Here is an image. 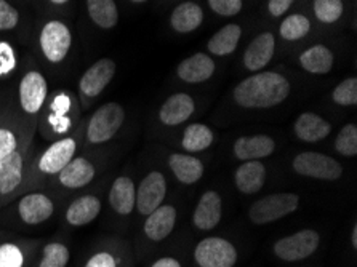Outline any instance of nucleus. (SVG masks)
Instances as JSON below:
<instances>
[{"label":"nucleus","mask_w":357,"mask_h":267,"mask_svg":"<svg viewBox=\"0 0 357 267\" xmlns=\"http://www.w3.org/2000/svg\"><path fill=\"white\" fill-rule=\"evenodd\" d=\"M167 194L165 176L159 171H151L137 189V208L142 215L153 213L159 208Z\"/></svg>","instance_id":"8"},{"label":"nucleus","mask_w":357,"mask_h":267,"mask_svg":"<svg viewBox=\"0 0 357 267\" xmlns=\"http://www.w3.org/2000/svg\"><path fill=\"white\" fill-rule=\"evenodd\" d=\"M242 37L239 24H226L208 40V50L216 56H226L236 50Z\"/></svg>","instance_id":"27"},{"label":"nucleus","mask_w":357,"mask_h":267,"mask_svg":"<svg viewBox=\"0 0 357 267\" xmlns=\"http://www.w3.org/2000/svg\"><path fill=\"white\" fill-rule=\"evenodd\" d=\"M290 84L278 73H258L234 89V101L245 109H268L287 100Z\"/></svg>","instance_id":"1"},{"label":"nucleus","mask_w":357,"mask_h":267,"mask_svg":"<svg viewBox=\"0 0 357 267\" xmlns=\"http://www.w3.org/2000/svg\"><path fill=\"white\" fill-rule=\"evenodd\" d=\"M16 68V56L8 43L0 42V75L8 74Z\"/></svg>","instance_id":"40"},{"label":"nucleus","mask_w":357,"mask_h":267,"mask_svg":"<svg viewBox=\"0 0 357 267\" xmlns=\"http://www.w3.org/2000/svg\"><path fill=\"white\" fill-rule=\"evenodd\" d=\"M335 147L344 157H354L357 154V125L348 123L338 133Z\"/></svg>","instance_id":"34"},{"label":"nucleus","mask_w":357,"mask_h":267,"mask_svg":"<svg viewBox=\"0 0 357 267\" xmlns=\"http://www.w3.org/2000/svg\"><path fill=\"white\" fill-rule=\"evenodd\" d=\"M342 0H314V15L321 23L332 24L343 15Z\"/></svg>","instance_id":"32"},{"label":"nucleus","mask_w":357,"mask_h":267,"mask_svg":"<svg viewBox=\"0 0 357 267\" xmlns=\"http://www.w3.org/2000/svg\"><path fill=\"white\" fill-rule=\"evenodd\" d=\"M321 242V237L316 231L305 229L294 234V236L284 237L274 243V253L278 258L287 263H294V261H301L310 258L316 252Z\"/></svg>","instance_id":"5"},{"label":"nucleus","mask_w":357,"mask_h":267,"mask_svg":"<svg viewBox=\"0 0 357 267\" xmlns=\"http://www.w3.org/2000/svg\"><path fill=\"white\" fill-rule=\"evenodd\" d=\"M330 132H332V125L312 112L301 114L295 122V133L305 143H317V141L326 139Z\"/></svg>","instance_id":"22"},{"label":"nucleus","mask_w":357,"mask_h":267,"mask_svg":"<svg viewBox=\"0 0 357 267\" xmlns=\"http://www.w3.org/2000/svg\"><path fill=\"white\" fill-rule=\"evenodd\" d=\"M123 119H126V111L117 102H106L96 109L86 127L89 143L102 144L114 138V135L122 127Z\"/></svg>","instance_id":"2"},{"label":"nucleus","mask_w":357,"mask_h":267,"mask_svg":"<svg viewBox=\"0 0 357 267\" xmlns=\"http://www.w3.org/2000/svg\"><path fill=\"white\" fill-rule=\"evenodd\" d=\"M52 3H56V5H64V3H68L69 0H50Z\"/></svg>","instance_id":"45"},{"label":"nucleus","mask_w":357,"mask_h":267,"mask_svg":"<svg viewBox=\"0 0 357 267\" xmlns=\"http://www.w3.org/2000/svg\"><path fill=\"white\" fill-rule=\"evenodd\" d=\"M194 112V100L186 93L172 95L159 111V119L164 125L175 127L186 122Z\"/></svg>","instance_id":"17"},{"label":"nucleus","mask_w":357,"mask_h":267,"mask_svg":"<svg viewBox=\"0 0 357 267\" xmlns=\"http://www.w3.org/2000/svg\"><path fill=\"white\" fill-rule=\"evenodd\" d=\"M332 100L340 106H354L357 102V79L349 77L343 80L333 90Z\"/></svg>","instance_id":"35"},{"label":"nucleus","mask_w":357,"mask_h":267,"mask_svg":"<svg viewBox=\"0 0 357 267\" xmlns=\"http://www.w3.org/2000/svg\"><path fill=\"white\" fill-rule=\"evenodd\" d=\"M55 211L53 201L43 194H28L20 200L18 213L26 224H40Z\"/></svg>","instance_id":"13"},{"label":"nucleus","mask_w":357,"mask_h":267,"mask_svg":"<svg viewBox=\"0 0 357 267\" xmlns=\"http://www.w3.org/2000/svg\"><path fill=\"white\" fill-rule=\"evenodd\" d=\"M109 204L119 215H130L137 205V188L127 176L117 178L109 190Z\"/></svg>","instance_id":"23"},{"label":"nucleus","mask_w":357,"mask_h":267,"mask_svg":"<svg viewBox=\"0 0 357 267\" xmlns=\"http://www.w3.org/2000/svg\"><path fill=\"white\" fill-rule=\"evenodd\" d=\"M176 222V210L172 205H160L153 213L148 215L144 222V232L151 241L160 242L169 237Z\"/></svg>","instance_id":"15"},{"label":"nucleus","mask_w":357,"mask_h":267,"mask_svg":"<svg viewBox=\"0 0 357 267\" xmlns=\"http://www.w3.org/2000/svg\"><path fill=\"white\" fill-rule=\"evenodd\" d=\"M178 77L188 84H200L212 77L215 73L213 59L205 53H196L180 63L176 69Z\"/></svg>","instance_id":"16"},{"label":"nucleus","mask_w":357,"mask_h":267,"mask_svg":"<svg viewBox=\"0 0 357 267\" xmlns=\"http://www.w3.org/2000/svg\"><path fill=\"white\" fill-rule=\"evenodd\" d=\"M300 63L311 74H327L333 66V53L324 45H314L301 53Z\"/></svg>","instance_id":"28"},{"label":"nucleus","mask_w":357,"mask_h":267,"mask_svg":"<svg viewBox=\"0 0 357 267\" xmlns=\"http://www.w3.org/2000/svg\"><path fill=\"white\" fill-rule=\"evenodd\" d=\"M85 267H117L116 258L107 252H100L86 261Z\"/></svg>","instance_id":"41"},{"label":"nucleus","mask_w":357,"mask_h":267,"mask_svg":"<svg viewBox=\"0 0 357 267\" xmlns=\"http://www.w3.org/2000/svg\"><path fill=\"white\" fill-rule=\"evenodd\" d=\"M48 85L45 77L37 70H31L21 79L20 84V102L24 112L36 114L40 111L47 98Z\"/></svg>","instance_id":"10"},{"label":"nucleus","mask_w":357,"mask_h":267,"mask_svg":"<svg viewBox=\"0 0 357 267\" xmlns=\"http://www.w3.org/2000/svg\"><path fill=\"white\" fill-rule=\"evenodd\" d=\"M204 21V10L200 5L194 2H183L173 10L170 16L172 27L176 32L186 34V32L196 31Z\"/></svg>","instance_id":"25"},{"label":"nucleus","mask_w":357,"mask_h":267,"mask_svg":"<svg viewBox=\"0 0 357 267\" xmlns=\"http://www.w3.org/2000/svg\"><path fill=\"white\" fill-rule=\"evenodd\" d=\"M73 43L69 27L61 21H48L40 32V47L50 63H59L68 56Z\"/></svg>","instance_id":"7"},{"label":"nucleus","mask_w":357,"mask_h":267,"mask_svg":"<svg viewBox=\"0 0 357 267\" xmlns=\"http://www.w3.org/2000/svg\"><path fill=\"white\" fill-rule=\"evenodd\" d=\"M169 165L178 181L183 184H194L204 176V163L192 155L172 154Z\"/></svg>","instance_id":"26"},{"label":"nucleus","mask_w":357,"mask_h":267,"mask_svg":"<svg viewBox=\"0 0 357 267\" xmlns=\"http://www.w3.org/2000/svg\"><path fill=\"white\" fill-rule=\"evenodd\" d=\"M294 2L295 0H269L268 10L273 16H282Z\"/></svg>","instance_id":"42"},{"label":"nucleus","mask_w":357,"mask_h":267,"mask_svg":"<svg viewBox=\"0 0 357 267\" xmlns=\"http://www.w3.org/2000/svg\"><path fill=\"white\" fill-rule=\"evenodd\" d=\"M210 8L221 16H234L242 10V0H208Z\"/></svg>","instance_id":"38"},{"label":"nucleus","mask_w":357,"mask_h":267,"mask_svg":"<svg viewBox=\"0 0 357 267\" xmlns=\"http://www.w3.org/2000/svg\"><path fill=\"white\" fill-rule=\"evenodd\" d=\"M59 183L68 189H80L90 184L95 178V167L91 163L79 157V159H73L58 173Z\"/></svg>","instance_id":"21"},{"label":"nucleus","mask_w":357,"mask_h":267,"mask_svg":"<svg viewBox=\"0 0 357 267\" xmlns=\"http://www.w3.org/2000/svg\"><path fill=\"white\" fill-rule=\"evenodd\" d=\"M221 221V197L215 190H207L194 210L192 222L200 231H212Z\"/></svg>","instance_id":"12"},{"label":"nucleus","mask_w":357,"mask_h":267,"mask_svg":"<svg viewBox=\"0 0 357 267\" xmlns=\"http://www.w3.org/2000/svg\"><path fill=\"white\" fill-rule=\"evenodd\" d=\"M275 40L271 32H263L255 37L243 53V66L248 70H259L271 61L274 56Z\"/></svg>","instance_id":"14"},{"label":"nucleus","mask_w":357,"mask_h":267,"mask_svg":"<svg viewBox=\"0 0 357 267\" xmlns=\"http://www.w3.org/2000/svg\"><path fill=\"white\" fill-rule=\"evenodd\" d=\"M75 141L73 138L59 139L43 152L39 160V170L45 174H58L74 159Z\"/></svg>","instance_id":"11"},{"label":"nucleus","mask_w":357,"mask_h":267,"mask_svg":"<svg viewBox=\"0 0 357 267\" xmlns=\"http://www.w3.org/2000/svg\"><path fill=\"white\" fill-rule=\"evenodd\" d=\"M86 10L91 21L101 29H111L119 21V10L114 0H86Z\"/></svg>","instance_id":"29"},{"label":"nucleus","mask_w":357,"mask_h":267,"mask_svg":"<svg viewBox=\"0 0 357 267\" xmlns=\"http://www.w3.org/2000/svg\"><path fill=\"white\" fill-rule=\"evenodd\" d=\"M298 205L300 197L296 194H273L255 201L248 211V216L255 224H269V222L294 213L298 208Z\"/></svg>","instance_id":"3"},{"label":"nucleus","mask_w":357,"mask_h":267,"mask_svg":"<svg viewBox=\"0 0 357 267\" xmlns=\"http://www.w3.org/2000/svg\"><path fill=\"white\" fill-rule=\"evenodd\" d=\"M351 242H353V247L357 248V226L353 227V234H351Z\"/></svg>","instance_id":"44"},{"label":"nucleus","mask_w":357,"mask_h":267,"mask_svg":"<svg viewBox=\"0 0 357 267\" xmlns=\"http://www.w3.org/2000/svg\"><path fill=\"white\" fill-rule=\"evenodd\" d=\"M194 258L200 267H234L237 252L234 245L221 237H208L194 250Z\"/></svg>","instance_id":"6"},{"label":"nucleus","mask_w":357,"mask_h":267,"mask_svg":"<svg viewBox=\"0 0 357 267\" xmlns=\"http://www.w3.org/2000/svg\"><path fill=\"white\" fill-rule=\"evenodd\" d=\"M18 151V139L12 130L0 128V160Z\"/></svg>","instance_id":"39"},{"label":"nucleus","mask_w":357,"mask_h":267,"mask_svg":"<svg viewBox=\"0 0 357 267\" xmlns=\"http://www.w3.org/2000/svg\"><path fill=\"white\" fill-rule=\"evenodd\" d=\"M151 267H181V264L178 263L175 258H162L159 261H155Z\"/></svg>","instance_id":"43"},{"label":"nucleus","mask_w":357,"mask_h":267,"mask_svg":"<svg viewBox=\"0 0 357 267\" xmlns=\"http://www.w3.org/2000/svg\"><path fill=\"white\" fill-rule=\"evenodd\" d=\"M24 178V160L18 151L0 160V195L13 194Z\"/></svg>","instance_id":"19"},{"label":"nucleus","mask_w":357,"mask_h":267,"mask_svg":"<svg viewBox=\"0 0 357 267\" xmlns=\"http://www.w3.org/2000/svg\"><path fill=\"white\" fill-rule=\"evenodd\" d=\"M275 149L273 138L266 135L257 136H242L236 141L234 154L241 160H258L271 155Z\"/></svg>","instance_id":"18"},{"label":"nucleus","mask_w":357,"mask_h":267,"mask_svg":"<svg viewBox=\"0 0 357 267\" xmlns=\"http://www.w3.org/2000/svg\"><path fill=\"white\" fill-rule=\"evenodd\" d=\"M294 170L301 176L337 181L342 178L343 168L340 163L326 154L319 152H301L294 159Z\"/></svg>","instance_id":"4"},{"label":"nucleus","mask_w":357,"mask_h":267,"mask_svg":"<svg viewBox=\"0 0 357 267\" xmlns=\"http://www.w3.org/2000/svg\"><path fill=\"white\" fill-rule=\"evenodd\" d=\"M116 74V63L111 58H102L93 66L85 70L82 79L79 82L80 93L86 98L98 96L102 90L109 85Z\"/></svg>","instance_id":"9"},{"label":"nucleus","mask_w":357,"mask_h":267,"mask_svg":"<svg viewBox=\"0 0 357 267\" xmlns=\"http://www.w3.org/2000/svg\"><path fill=\"white\" fill-rule=\"evenodd\" d=\"M101 211V200L95 195H84L74 200L66 211V221L71 226L90 224Z\"/></svg>","instance_id":"24"},{"label":"nucleus","mask_w":357,"mask_h":267,"mask_svg":"<svg viewBox=\"0 0 357 267\" xmlns=\"http://www.w3.org/2000/svg\"><path fill=\"white\" fill-rule=\"evenodd\" d=\"M20 21V13L13 5H10L7 0H0V31L15 29Z\"/></svg>","instance_id":"37"},{"label":"nucleus","mask_w":357,"mask_h":267,"mask_svg":"<svg viewBox=\"0 0 357 267\" xmlns=\"http://www.w3.org/2000/svg\"><path fill=\"white\" fill-rule=\"evenodd\" d=\"M279 31L285 40H300L311 31V23L305 15H291L284 20Z\"/></svg>","instance_id":"31"},{"label":"nucleus","mask_w":357,"mask_h":267,"mask_svg":"<svg viewBox=\"0 0 357 267\" xmlns=\"http://www.w3.org/2000/svg\"><path fill=\"white\" fill-rule=\"evenodd\" d=\"M23 252L13 243L0 245V267H23Z\"/></svg>","instance_id":"36"},{"label":"nucleus","mask_w":357,"mask_h":267,"mask_svg":"<svg viewBox=\"0 0 357 267\" xmlns=\"http://www.w3.org/2000/svg\"><path fill=\"white\" fill-rule=\"evenodd\" d=\"M132 2H135V3H143V2H146V0H132Z\"/></svg>","instance_id":"46"},{"label":"nucleus","mask_w":357,"mask_h":267,"mask_svg":"<svg viewBox=\"0 0 357 267\" xmlns=\"http://www.w3.org/2000/svg\"><path fill=\"white\" fill-rule=\"evenodd\" d=\"M213 143V132L204 123H192L185 130L181 146L188 152L205 151Z\"/></svg>","instance_id":"30"},{"label":"nucleus","mask_w":357,"mask_h":267,"mask_svg":"<svg viewBox=\"0 0 357 267\" xmlns=\"http://www.w3.org/2000/svg\"><path fill=\"white\" fill-rule=\"evenodd\" d=\"M234 181L236 188L242 194H257L258 190H261L264 181H266V168L259 160L243 162L237 168Z\"/></svg>","instance_id":"20"},{"label":"nucleus","mask_w":357,"mask_h":267,"mask_svg":"<svg viewBox=\"0 0 357 267\" xmlns=\"http://www.w3.org/2000/svg\"><path fill=\"white\" fill-rule=\"evenodd\" d=\"M69 263V250L63 243L53 242L43 248L39 267H66Z\"/></svg>","instance_id":"33"}]
</instances>
